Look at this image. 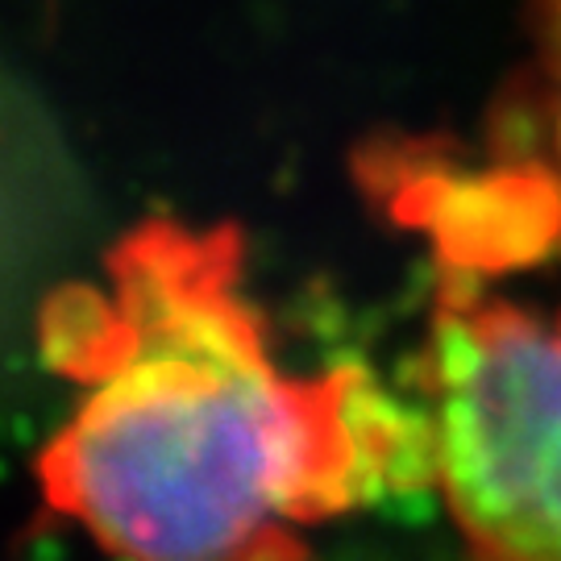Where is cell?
I'll list each match as a JSON object with an SVG mask.
<instances>
[{"mask_svg": "<svg viewBox=\"0 0 561 561\" xmlns=\"http://www.w3.org/2000/svg\"><path fill=\"white\" fill-rule=\"evenodd\" d=\"M424 387L433 470L470 561H561V324L445 300Z\"/></svg>", "mask_w": 561, "mask_h": 561, "instance_id": "obj_2", "label": "cell"}, {"mask_svg": "<svg viewBox=\"0 0 561 561\" xmlns=\"http://www.w3.org/2000/svg\"><path fill=\"white\" fill-rule=\"evenodd\" d=\"M241 266L233 225L150 217L42 308V358L76 391L42 500L108 558L304 561L300 528L387 482L366 382L287 370Z\"/></svg>", "mask_w": 561, "mask_h": 561, "instance_id": "obj_1", "label": "cell"}, {"mask_svg": "<svg viewBox=\"0 0 561 561\" xmlns=\"http://www.w3.org/2000/svg\"><path fill=\"white\" fill-rule=\"evenodd\" d=\"M533 59H528V108L541 134L549 180L561 192V0H533L528 9Z\"/></svg>", "mask_w": 561, "mask_h": 561, "instance_id": "obj_3", "label": "cell"}]
</instances>
